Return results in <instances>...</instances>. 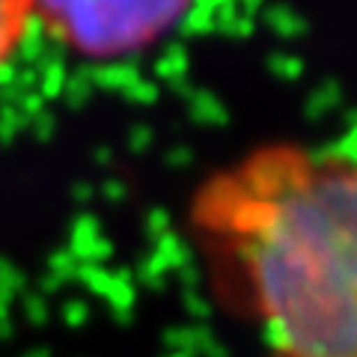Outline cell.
Masks as SVG:
<instances>
[{
  "label": "cell",
  "mask_w": 357,
  "mask_h": 357,
  "mask_svg": "<svg viewBox=\"0 0 357 357\" xmlns=\"http://www.w3.org/2000/svg\"><path fill=\"white\" fill-rule=\"evenodd\" d=\"M188 218L268 354L357 357V152L268 143L211 173Z\"/></svg>",
  "instance_id": "6da1fadb"
},
{
  "label": "cell",
  "mask_w": 357,
  "mask_h": 357,
  "mask_svg": "<svg viewBox=\"0 0 357 357\" xmlns=\"http://www.w3.org/2000/svg\"><path fill=\"white\" fill-rule=\"evenodd\" d=\"M194 0H36V24L86 60H122L149 51Z\"/></svg>",
  "instance_id": "7a4b0ae2"
},
{
  "label": "cell",
  "mask_w": 357,
  "mask_h": 357,
  "mask_svg": "<svg viewBox=\"0 0 357 357\" xmlns=\"http://www.w3.org/2000/svg\"><path fill=\"white\" fill-rule=\"evenodd\" d=\"M33 24H36V0H0V72L13 66Z\"/></svg>",
  "instance_id": "3957f363"
}]
</instances>
